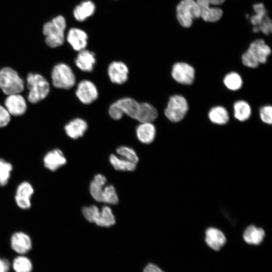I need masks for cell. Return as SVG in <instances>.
<instances>
[{
  "instance_id": "1",
  "label": "cell",
  "mask_w": 272,
  "mask_h": 272,
  "mask_svg": "<svg viewBox=\"0 0 272 272\" xmlns=\"http://www.w3.org/2000/svg\"><path fill=\"white\" fill-rule=\"evenodd\" d=\"M271 51L269 46L261 39L250 43L248 49L241 57L243 64L250 68H256L260 63H265Z\"/></svg>"
},
{
  "instance_id": "2",
  "label": "cell",
  "mask_w": 272,
  "mask_h": 272,
  "mask_svg": "<svg viewBox=\"0 0 272 272\" xmlns=\"http://www.w3.org/2000/svg\"><path fill=\"white\" fill-rule=\"evenodd\" d=\"M28 101L36 104L46 98L50 92V84L41 74L30 73L27 77Z\"/></svg>"
},
{
  "instance_id": "3",
  "label": "cell",
  "mask_w": 272,
  "mask_h": 272,
  "mask_svg": "<svg viewBox=\"0 0 272 272\" xmlns=\"http://www.w3.org/2000/svg\"><path fill=\"white\" fill-rule=\"evenodd\" d=\"M66 25L64 18L60 15L44 24L43 33L45 36V42L48 46L55 48L63 44Z\"/></svg>"
},
{
  "instance_id": "4",
  "label": "cell",
  "mask_w": 272,
  "mask_h": 272,
  "mask_svg": "<svg viewBox=\"0 0 272 272\" xmlns=\"http://www.w3.org/2000/svg\"><path fill=\"white\" fill-rule=\"evenodd\" d=\"M24 85V80L14 69L4 67L0 70V89L5 94L21 93Z\"/></svg>"
},
{
  "instance_id": "5",
  "label": "cell",
  "mask_w": 272,
  "mask_h": 272,
  "mask_svg": "<svg viewBox=\"0 0 272 272\" xmlns=\"http://www.w3.org/2000/svg\"><path fill=\"white\" fill-rule=\"evenodd\" d=\"M140 103L130 97L120 98L110 105L108 113L114 120H119L125 114L135 119L140 109Z\"/></svg>"
},
{
  "instance_id": "6",
  "label": "cell",
  "mask_w": 272,
  "mask_h": 272,
  "mask_svg": "<svg viewBox=\"0 0 272 272\" xmlns=\"http://www.w3.org/2000/svg\"><path fill=\"white\" fill-rule=\"evenodd\" d=\"M51 77L53 86L57 89H70L76 82V76L72 69L64 63H59L54 66Z\"/></svg>"
},
{
  "instance_id": "7",
  "label": "cell",
  "mask_w": 272,
  "mask_h": 272,
  "mask_svg": "<svg viewBox=\"0 0 272 272\" xmlns=\"http://www.w3.org/2000/svg\"><path fill=\"white\" fill-rule=\"evenodd\" d=\"M176 11L178 22L184 28L190 27L194 19L200 18L199 8L195 0H181Z\"/></svg>"
},
{
  "instance_id": "8",
  "label": "cell",
  "mask_w": 272,
  "mask_h": 272,
  "mask_svg": "<svg viewBox=\"0 0 272 272\" xmlns=\"http://www.w3.org/2000/svg\"><path fill=\"white\" fill-rule=\"evenodd\" d=\"M188 110V104L184 97L174 95L170 97L164 114L170 121L177 122L183 119Z\"/></svg>"
},
{
  "instance_id": "9",
  "label": "cell",
  "mask_w": 272,
  "mask_h": 272,
  "mask_svg": "<svg viewBox=\"0 0 272 272\" xmlns=\"http://www.w3.org/2000/svg\"><path fill=\"white\" fill-rule=\"evenodd\" d=\"M171 76L178 83L189 85L192 84L194 80L195 70L187 63L178 62L172 66Z\"/></svg>"
},
{
  "instance_id": "10",
  "label": "cell",
  "mask_w": 272,
  "mask_h": 272,
  "mask_svg": "<svg viewBox=\"0 0 272 272\" xmlns=\"http://www.w3.org/2000/svg\"><path fill=\"white\" fill-rule=\"evenodd\" d=\"M98 91L92 81L84 80L77 85L76 95L83 104L88 105L94 102L98 97Z\"/></svg>"
},
{
  "instance_id": "11",
  "label": "cell",
  "mask_w": 272,
  "mask_h": 272,
  "mask_svg": "<svg viewBox=\"0 0 272 272\" xmlns=\"http://www.w3.org/2000/svg\"><path fill=\"white\" fill-rule=\"evenodd\" d=\"M4 107L11 116H14L23 115L27 109L26 100L20 93L7 95Z\"/></svg>"
},
{
  "instance_id": "12",
  "label": "cell",
  "mask_w": 272,
  "mask_h": 272,
  "mask_svg": "<svg viewBox=\"0 0 272 272\" xmlns=\"http://www.w3.org/2000/svg\"><path fill=\"white\" fill-rule=\"evenodd\" d=\"M34 193V188L30 182L25 181L20 183L17 187L15 195L17 206L22 210L30 209Z\"/></svg>"
},
{
  "instance_id": "13",
  "label": "cell",
  "mask_w": 272,
  "mask_h": 272,
  "mask_svg": "<svg viewBox=\"0 0 272 272\" xmlns=\"http://www.w3.org/2000/svg\"><path fill=\"white\" fill-rule=\"evenodd\" d=\"M108 75L114 84L121 85L128 80L129 70L127 65L121 61H114L108 65Z\"/></svg>"
},
{
  "instance_id": "14",
  "label": "cell",
  "mask_w": 272,
  "mask_h": 272,
  "mask_svg": "<svg viewBox=\"0 0 272 272\" xmlns=\"http://www.w3.org/2000/svg\"><path fill=\"white\" fill-rule=\"evenodd\" d=\"M66 159L63 152L59 149L49 151L44 155L43 162L44 167L50 171L54 172L66 164Z\"/></svg>"
},
{
  "instance_id": "15",
  "label": "cell",
  "mask_w": 272,
  "mask_h": 272,
  "mask_svg": "<svg viewBox=\"0 0 272 272\" xmlns=\"http://www.w3.org/2000/svg\"><path fill=\"white\" fill-rule=\"evenodd\" d=\"M88 35L83 30L72 28L67 33L66 40L74 50L80 51L86 48L88 44Z\"/></svg>"
},
{
  "instance_id": "16",
  "label": "cell",
  "mask_w": 272,
  "mask_h": 272,
  "mask_svg": "<svg viewBox=\"0 0 272 272\" xmlns=\"http://www.w3.org/2000/svg\"><path fill=\"white\" fill-rule=\"evenodd\" d=\"M96 62L95 53L84 49L79 51L75 63L78 69L84 72L91 73L94 70Z\"/></svg>"
},
{
  "instance_id": "17",
  "label": "cell",
  "mask_w": 272,
  "mask_h": 272,
  "mask_svg": "<svg viewBox=\"0 0 272 272\" xmlns=\"http://www.w3.org/2000/svg\"><path fill=\"white\" fill-rule=\"evenodd\" d=\"M88 129V123L81 118H75L67 123L64 129L66 135L72 139L82 137Z\"/></svg>"
},
{
  "instance_id": "18",
  "label": "cell",
  "mask_w": 272,
  "mask_h": 272,
  "mask_svg": "<svg viewBox=\"0 0 272 272\" xmlns=\"http://www.w3.org/2000/svg\"><path fill=\"white\" fill-rule=\"evenodd\" d=\"M205 242L211 249L219 251L226 242L224 234L219 229L210 227L205 232Z\"/></svg>"
},
{
  "instance_id": "19",
  "label": "cell",
  "mask_w": 272,
  "mask_h": 272,
  "mask_svg": "<svg viewBox=\"0 0 272 272\" xmlns=\"http://www.w3.org/2000/svg\"><path fill=\"white\" fill-rule=\"evenodd\" d=\"M11 244L15 251L20 254H24L31 249L32 241L29 236L26 233L17 232L11 237Z\"/></svg>"
},
{
  "instance_id": "20",
  "label": "cell",
  "mask_w": 272,
  "mask_h": 272,
  "mask_svg": "<svg viewBox=\"0 0 272 272\" xmlns=\"http://www.w3.org/2000/svg\"><path fill=\"white\" fill-rule=\"evenodd\" d=\"M138 140L143 144H150L155 139L156 129L152 122H140L135 130Z\"/></svg>"
},
{
  "instance_id": "21",
  "label": "cell",
  "mask_w": 272,
  "mask_h": 272,
  "mask_svg": "<svg viewBox=\"0 0 272 272\" xmlns=\"http://www.w3.org/2000/svg\"><path fill=\"white\" fill-rule=\"evenodd\" d=\"M107 178L103 174H96L89 185V191L93 198L97 202H102V195L105 186L107 184Z\"/></svg>"
},
{
  "instance_id": "22",
  "label": "cell",
  "mask_w": 272,
  "mask_h": 272,
  "mask_svg": "<svg viewBox=\"0 0 272 272\" xmlns=\"http://www.w3.org/2000/svg\"><path fill=\"white\" fill-rule=\"evenodd\" d=\"M265 236L264 230L251 225L248 226L244 230L243 238L244 241L251 245H259L263 240Z\"/></svg>"
},
{
  "instance_id": "23",
  "label": "cell",
  "mask_w": 272,
  "mask_h": 272,
  "mask_svg": "<svg viewBox=\"0 0 272 272\" xmlns=\"http://www.w3.org/2000/svg\"><path fill=\"white\" fill-rule=\"evenodd\" d=\"M95 9V5L92 1H84L75 8L74 16L77 21H84L94 14Z\"/></svg>"
},
{
  "instance_id": "24",
  "label": "cell",
  "mask_w": 272,
  "mask_h": 272,
  "mask_svg": "<svg viewBox=\"0 0 272 272\" xmlns=\"http://www.w3.org/2000/svg\"><path fill=\"white\" fill-rule=\"evenodd\" d=\"M115 215L108 205H105L100 209L94 223L100 227L108 228L115 225Z\"/></svg>"
},
{
  "instance_id": "25",
  "label": "cell",
  "mask_w": 272,
  "mask_h": 272,
  "mask_svg": "<svg viewBox=\"0 0 272 272\" xmlns=\"http://www.w3.org/2000/svg\"><path fill=\"white\" fill-rule=\"evenodd\" d=\"M156 108L148 102L140 103V109L135 120L140 122H153L158 117Z\"/></svg>"
},
{
  "instance_id": "26",
  "label": "cell",
  "mask_w": 272,
  "mask_h": 272,
  "mask_svg": "<svg viewBox=\"0 0 272 272\" xmlns=\"http://www.w3.org/2000/svg\"><path fill=\"white\" fill-rule=\"evenodd\" d=\"M208 116L212 122L218 125L225 124L229 119L228 112L221 106L212 108L209 112Z\"/></svg>"
},
{
  "instance_id": "27",
  "label": "cell",
  "mask_w": 272,
  "mask_h": 272,
  "mask_svg": "<svg viewBox=\"0 0 272 272\" xmlns=\"http://www.w3.org/2000/svg\"><path fill=\"white\" fill-rule=\"evenodd\" d=\"M109 161L114 169L118 171H133L137 167V164L114 154L109 156Z\"/></svg>"
},
{
  "instance_id": "28",
  "label": "cell",
  "mask_w": 272,
  "mask_h": 272,
  "mask_svg": "<svg viewBox=\"0 0 272 272\" xmlns=\"http://www.w3.org/2000/svg\"><path fill=\"white\" fill-rule=\"evenodd\" d=\"M234 117L240 121H244L249 119L251 114V109L249 104L245 101L238 100L233 105Z\"/></svg>"
},
{
  "instance_id": "29",
  "label": "cell",
  "mask_w": 272,
  "mask_h": 272,
  "mask_svg": "<svg viewBox=\"0 0 272 272\" xmlns=\"http://www.w3.org/2000/svg\"><path fill=\"white\" fill-rule=\"evenodd\" d=\"M200 10V18L207 22H216L222 18L223 12L218 7L205 6L199 7Z\"/></svg>"
},
{
  "instance_id": "30",
  "label": "cell",
  "mask_w": 272,
  "mask_h": 272,
  "mask_svg": "<svg viewBox=\"0 0 272 272\" xmlns=\"http://www.w3.org/2000/svg\"><path fill=\"white\" fill-rule=\"evenodd\" d=\"M253 8L255 14L250 17V20L254 26L253 31L254 32H258L257 28L268 17L267 11L264 5L260 3L253 5Z\"/></svg>"
},
{
  "instance_id": "31",
  "label": "cell",
  "mask_w": 272,
  "mask_h": 272,
  "mask_svg": "<svg viewBox=\"0 0 272 272\" xmlns=\"http://www.w3.org/2000/svg\"><path fill=\"white\" fill-rule=\"evenodd\" d=\"M119 202V197L115 187L112 184H106L102 195V202L108 205H115Z\"/></svg>"
},
{
  "instance_id": "32",
  "label": "cell",
  "mask_w": 272,
  "mask_h": 272,
  "mask_svg": "<svg viewBox=\"0 0 272 272\" xmlns=\"http://www.w3.org/2000/svg\"><path fill=\"white\" fill-rule=\"evenodd\" d=\"M223 82L225 86L229 90L236 91L242 86V79L239 74L236 72H230L224 77Z\"/></svg>"
},
{
  "instance_id": "33",
  "label": "cell",
  "mask_w": 272,
  "mask_h": 272,
  "mask_svg": "<svg viewBox=\"0 0 272 272\" xmlns=\"http://www.w3.org/2000/svg\"><path fill=\"white\" fill-rule=\"evenodd\" d=\"M13 167L12 164L0 159V186H6L9 181Z\"/></svg>"
},
{
  "instance_id": "34",
  "label": "cell",
  "mask_w": 272,
  "mask_h": 272,
  "mask_svg": "<svg viewBox=\"0 0 272 272\" xmlns=\"http://www.w3.org/2000/svg\"><path fill=\"white\" fill-rule=\"evenodd\" d=\"M116 155L137 164L139 158L135 150L131 147L126 146L118 147L116 150Z\"/></svg>"
},
{
  "instance_id": "35",
  "label": "cell",
  "mask_w": 272,
  "mask_h": 272,
  "mask_svg": "<svg viewBox=\"0 0 272 272\" xmlns=\"http://www.w3.org/2000/svg\"><path fill=\"white\" fill-rule=\"evenodd\" d=\"M13 266L16 272H30L32 267L31 261L23 256H18L14 259Z\"/></svg>"
},
{
  "instance_id": "36",
  "label": "cell",
  "mask_w": 272,
  "mask_h": 272,
  "mask_svg": "<svg viewBox=\"0 0 272 272\" xmlns=\"http://www.w3.org/2000/svg\"><path fill=\"white\" fill-rule=\"evenodd\" d=\"M99 210L100 208L97 206L93 205L84 207L82 209V213L87 221L90 223H94Z\"/></svg>"
},
{
  "instance_id": "37",
  "label": "cell",
  "mask_w": 272,
  "mask_h": 272,
  "mask_svg": "<svg viewBox=\"0 0 272 272\" xmlns=\"http://www.w3.org/2000/svg\"><path fill=\"white\" fill-rule=\"evenodd\" d=\"M259 115L262 122L266 124H271L272 107L270 105H265L259 110Z\"/></svg>"
},
{
  "instance_id": "38",
  "label": "cell",
  "mask_w": 272,
  "mask_h": 272,
  "mask_svg": "<svg viewBox=\"0 0 272 272\" xmlns=\"http://www.w3.org/2000/svg\"><path fill=\"white\" fill-rule=\"evenodd\" d=\"M11 117L5 107L0 105V128L5 127L9 123Z\"/></svg>"
},
{
  "instance_id": "39",
  "label": "cell",
  "mask_w": 272,
  "mask_h": 272,
  "mask_svg": "<svg viewBox=\"0 0 272 272\" xmlns=\"http://www.w3.org/2000/svg\"><path fill=\"white\" fill-rule=\"evenodd\" d=\"M225 0H196L199 7L210 6V5H219L222 4Z\"/></svg>"
},
{
  "instance_id": "40",
  "label": "cell",
  "mask_w": 272,
  "mask_h": 272,
  "mask_svg": "<svg viewBox=\"0 0 272 272\" xmlns=\"http://www.w3.org/2000/svg\"><path fill=\"white\" fill-rule=\"evenodd\" d=\"M143 272H164L156 265L153 263L148 264L144 268Z\"/></svg>"
},
{
  "instance_id": "41",
  "label": "cell",
  "mask_w": 272,
  "mask_h": 272,
  "mask_svg": "<svg viewBox=\"0 0 272 272\" xmlns=\"http://www.w3.org/2000/svg\"><path fill=\"white\" fill-rule=\"evenodd\" d=\"M10 268V263L6 259L0 258V272H8Z\"/></svg>"
}]
</instances>
